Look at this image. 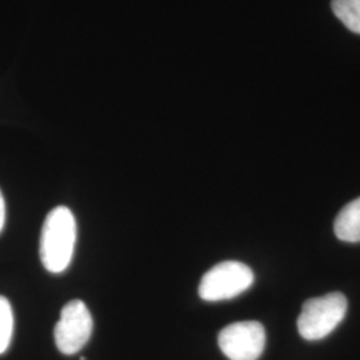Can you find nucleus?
<instances>
[{
  "label": "nucleus",
  "mask_w": 360,
  "mask_h": 360,
  "mask_svg": "<svg viewBox=\"0 0 360 360\" xmlns=\"http://www.w3.org/2000/svg\"><path fill=\"white\" fill-rule=\"evenodd\" d=\"M77 243V220L70 208L56 207L46 217L40 235V259L52 274L67 270Z\"/></svg>",
  "instance_id": "nucleus-1"
},
{
  "label": "nucleus",
  "mask_w": 360,
  "mask_h": 360,
  "mask_svg": "<svg viewBox=\"0 0 360 360\" xmlns=\"http://www.w3.org/2000/svg\"><path fill=\"white\" fill-rule=\"evenodd\" d=\"M347 307V297L340 292L306 300L297 318L299 334L306 340L328 336L345 319Z\"/></svg>",
  "instance_id": "nucleus-2"
},
{
  "label": "nucleus",
  "mask_w": 360,
  "mask_h": 360,
  "mask_svg": "<svg viewBox=\"0 0 360 360\" xmlns=\"http://www.w3.org/2000/svg\"><path fill=\"white\" fill-rule=\"evenodd\" d=\"M255 282L252 270L242 262L227 260L207 271L199 284V296L206 302L229 300L245 292Z\"/></svg>",
  "instance_id": "nucleus-3"
},
{
  "label": "nucleus",
  "mask_w": 360,
  "mask_h": 360,
  "mask_svg": "<svg viewBox=\"0 0 360 360\" xmlns=\"http://www.w3.org/2000/svg\"><path fill=\"white\" fill-rule=\"evenodd\" d=\"M92 327V316L86 303L79 299L68 302L55 326L56 347L65 355L77 354L90 340Z\"/></svg>",
  "instance_id": "nucleus-4"
},
{
  "label": "nucleus",
  "mask_w": 360,
  "mask_h": 360,
  "mask_svg": "<svg viewBox=\"0 0 360 360\" xmlns=\"http://www.w3.org/2000/svg\"><path fill=\"white\" fill-rule=\"evenodd\" d=\"M218 343L230 360H257L266 347V330L255 321L232 323L219 333Z\"/></svg>",
  "instance_id": "nucleus-5"
},
{
  "label": "nucleus",
  "mask_w": 360,
  "mask_h": 360,
  "mask_svg": "<svg viewBox=\"0 0 360 360\" xmlns=\"http://www.w3.org/2000/svg\"><path fill=\"white\" fill-rule=\"evenodd\" d=\"M334 231L336 238L343 242H360V198L342 208L335 219Z\"/></svg>",
  "instance_id": "nucleus-6"
},
{
  "label": "nucleus",
  "mask_w": 360,
  "mask_h": 360,
  "mask_svg": "<svg viewBox=\"0 0 360 360\" xmlns=\"http://www.w3.org/2000/svg\"><path fill=\"white\" fill-rule=\"evenodd\" d=\"M331 8L351 32L360 35V0H333Z\"/></svg>",
  "instance_id": "nucleus-7"
},
{
  "label": "nucleus",
  "mask_w": 360,
  "mask_h": 360,
  "mask_svg": "<svg viewBox=\"0 0 360 360\" xmlns=\"http://www.w3.org/2000/svg\"><path fill=\"white\" fill-rule=\"evenodd\" d=\"M13 307L4 296H0V355L4 354L13 340Z\"/></svg>",
  "instance_id": "nucleus-8"
},
{
  "label": "nucleus",
  "mask_w": 360,
  "mask_h": 360,
  "mask_svg": "<svg viewBox=\"0 0 360 360\" xmlns=\"http://www.w3.org/2000/svg\"><path fill=\"white\" fill-rule=\"evenodd\" d=\"M4 223H6V202H4L3 193L0 191V232L4 229Z\"/></svg>",
  "instance_id": "nucleus-9"
}]
</instances>
